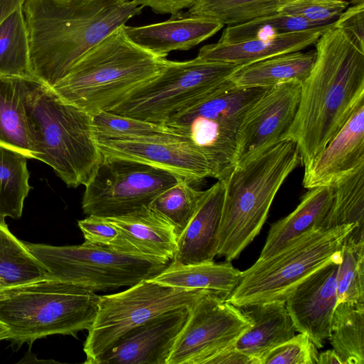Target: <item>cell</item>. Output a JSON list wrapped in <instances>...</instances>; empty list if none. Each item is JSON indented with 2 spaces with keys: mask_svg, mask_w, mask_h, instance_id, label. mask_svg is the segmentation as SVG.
Returning <instances> with one entry per match:
<instances>
[{
  "mask_svg": "<svg viewBox=\"0 0 364 364\" xmlns=\"http://www.w3.org/2000/svg\"><path fill=\"white\" fill-rule=\"evenodd\" d=\"M314 44L315 62L302 83L297 113L285 138L296 143L304 166L364 103V51L334 24Z\"/></svg>",
  "mask_w": 364,
  "mask_h": 364,
  "instance_id": "cell-1",
  "label": "cell"
},
{
  "mask_svg": "<svg viewBox=\"0 0 364 364\" xmlns=\"http://www.w3.org/2000/svg\"><path fill=\"white\" fill-rule=\"evenodd\" d=\"M142 9L136 0H26L34 77L52 87L85 53Z\"/></svg>",
  "mask_w": 364,
  "mask_h": 364,
  "instance_id": "cell-2",
  "label": "cell"
},
{
  "mask_svg": "<svg viewBox=\"0 0 364 364\" xmlns=\"http://www.w3.org/2000/svg\"><path fill=\"white\" fill-rule=\"evenodd\" d=\"M123 26L85 53L51 89L63 100L92 114L112 109L156 76L166 58L134 43Z\"/></svg>",
  "mask_w": 364,
  "mask_h": 364,
  "instance_id": "cell-3",
  "label": "cell"
},
{
  "mask_svg": "<svg viewBox=\"0 0 364 364\" xmlns=\"http://www.w3.org/2000/svg\"><path fill=\"white\" fill-rule=\"evenodd\" d=\"M300 164L296 143L285 139L235 166L222 180L225 195L217 255L228 262L240 256L259 233L277 192Z\"/></svg>",
  "mask_w": 364,
  "mask_h": 364,
  "instance_id": "cell-4",
  "label": "cell"
},
{
  "mask_svg": "<svg viewBox=\"0 0 364 364\" xmlns=\"http://www.w3.org/2000/svg\"><path fill=\"white\" fill-rule=\"evenodd\" d=\"M24 107L35 159L50 166L68 187L85 186L102 158L91 114L37 80Z\"/></svg>",
  "mask_w": 364,
  "mask_h": 364,
  "instance_id": "cell-5",
  "label": "cell"
},
{
  "mask_svg": "<svg viewBox=\"0 0 364 364\" xmlns=\"http://www.w3.org/2000/svg\"><path fill=\"white\" fill-rule=\"evenodd\" d=\"M99 299L90 289L48 277L1 290L0 321L18 347L54 334L77 337L90 328Z\"/></svg>",
  "mask_w": 364,
  "mask_h": 364,
  "instance_id": "cell-6",
  "label": "cell"
},
{
  "mask_svg": "<svg viewBox=\"0 0 364 364\" xmlns=\"http://www.w3.org/2000/svg\"><path fill=\"white\" fill-rule=\"evenodd\" d=\"M353 224L324 229L314 228L272 255L257 259L242 272L226 300L239 308L273 301L285 302L295 288L314 272L341 261V247Z\"/></svg>",
  "mask_w": 364,
  "mask_h": 364,
  "instance_id": "cell-7",
  "label": "cell"
},
{
  "mask_svg": "<svg viewBox=\"0 0 364 364\" xmlns=\"http://www.w3.org/2000/svg\"><path fill=\"white\" fill-rule=\"evenodd\" d=\"M269 87H241L230 79L182 109L166 123L207 159L211 177L225 179L235 166L240 127L253 105Z\"/></svg>",
  "mask_w": 364,
  "mask_h": 364,
  "instance_id": "cell-8",
  "label": "cell"
},
{
  "mask_svg": "<svg viewBox=\"0 0 364 364\" xmlns=\"http://www.w3.org/2000/svg\"><path fill=\"white\" fill-rule=\"evenodd\" d=\"M24 243L46 269L48 277L94 291L129 287L151 279L171 262L124 253L85 240L81 245L65 246Z\"/></svg>",
  "mask_w": 364,
  "mask_h": 364,
  "instance_id": "cell-9",
  "label": "cell"
},
{
  "mask_svg": "<svg viewBox=\"0 0 364 364\" xmlns=\"http://www.w3.org/2000/svg\"><path fill=\"white\" fill-rule=\"evenodd\" d=\"M241 65L206 60H166L162 70L109 110L165 125L174 115L228 82Z\"/></svg>",
  "mask_w": 364,
  "mask_h": 364,
  "instance_id": "cell-10",
  "label": "cell"
},
{
  "mask_svg": "<svg viewBox=\"0 0 364 364\" xmlns=\"http://www.w3.org/2000/svg\"><path fill=\"white\" fill-rule=\"evenodd\" d=\"M205 291L172 287L148 279L122 291L100 296L84 344L85 363L97 364L127 333L148 321L178 309H191Z\"/></svg>",
  "mask_w": 364,
  "mask_h": 364,
  "instance_id": "cell-11",
  "label": "cell"
},
{
  "mask_svg": "<svg viewBox=\"0 0 364 364\" xmlns=\"http://www.w3.org/2000/svg\"><path fill=\"white\" fill-rule=\"evenodd\" d=\"M181 178L135 161L108 157L101 160L85 185L82 209L86 215L122 216L149 206Z\"/></svg>",
  "mask_w": 364,
  "mask_h": 364,
  "instance_id": "cell-12",
  "label": "cell"
},
{
  "mask_svg": "<svg viewBox=\"0 0 364 364\" xmlns=\"http://www.w3.org/2000/svg\"><path fill=\"white\" fill-rule=\"evenodd\" d=\"M252 326L242 309L207 290L190 309L167 364H208Z\"/></svg>",
  "mask_w": 364,
  "mask_h": 364,
  "instance_id": "cell-13",
  "label": "cell"
},
{
  "mask_svg": "<svg viewBox=\"0 0 364 364\" xmlns=\"http://www.w3.org/2000/svg\"><path fill=\"white\" fill-rule=\"evenodd\" d=\"M302 83L269 87L248 111L237 138L235 165L285 139L299 108Z\"/></svg>",
  "mask_w": 364,
  "mask_h": 364,
  "instance_id": "cell-14",
  "label": "cell"
},
{
  "mask_svg": "<svg viewBox=\"0 0 364 364\" xmlns=\"http://www.w3.org/2000/svg\"><path fill=\"white\" fill-rule=\"evenodd\" d=\"M102 156L135 161L170 172L191 184L211 177L205 157L186 139L171 134L97 141Z\"/></svg>",
  "mask_w": 364,
  "mask_h": 364,
  "instance_id": "cell-15",
  "label": "cell"
},
{
  "mask_svg": "<svg viewBox=\"0 0 364 364\" xmlns=\"http://www.w3.org/2000/svg\"><path fill=\"white\" fill-rule=\"evenodd\" d=\"M341 261H333L302 281L285 301L296 332L306 334L317 348L331 334L337 301L336 277Z\"/></svg>",
  "mask_w": 364,
  "mask_h": 364,
  "instance_id": "cell-16",
  "label": "cell"
},
{
  "mask_svg": "<svg viewBox=\"0 0 364 364\" xmlns=\"http://www.w3.org/2000/svg\"><path fill=\"white\" fill-rule=\"evenodd\" d=\"M190 309L161 314L127 333L97 364H167Z\"/></svg>",
  "mask_w": 364,
  "mask_h": 364,
  "instance_id": "cell-17",
  "label": "cell"
},
{
  "mask_svg": "<svg viewBox=\"0 0 364 364\" xmlns=\"http://www.w3.org/2000/svg\"><path fill=\"white\" fill-rule=\"evenodd\" d=\"M364 165V103L353 113L322 151L304 166L303 186H331Z\"/></svg>",
  "mask_w": 364,
  "mask_h": 364,
  "instance_id": "cell-18",
  "label": "cell"
},
{
  "mask_svg": "<svg viewBox=\"0 0 364 364\" xmlns=\"http://www.w3.org/2000/svg\"><path fill=\"white\" fill-rule=\"evenodd\" d=\"M224 26L203 16L180 11L168 20L141 26H123L129 39L153 53L166 58L173 50H188L210 38Z\"/></svg>",
  "mask_w": 364,
  "mask_h": 364,
  "instance_id": "cell-19",
  "label": "cell"
},
{
  "mask_svg": "<svg viewBox=\"0 0 364 364\" xmlns=\"http://www.w3.org/2000/svg\"><path fill=\"white\" fill-rule=\"evenodd\" d=\"M224 195L225 187L220 180L205 190L196 213L177 238V249L171 264L187 265L213 261L217 255Z\"/></svg>",
  "mask_w": 364,
  "mask_h": 364,
  "instance_id": "cell-20",
  "label": "cell"
},
{
  "mask_svg": "<svg viewBox=\"0 0 364 364\" xmlns=\"http://www.w3.org/2000/svg\"><path fill=\"white\" fill-rule=\"evenodd\" d=\"M333 24L237 43L218 41L200 48L198 57L206 60L245 65L276 55L302 50L314 44L320 36Z\"/></svg>",
  "mask_w": 364,
  "mask_h": 364,
  "instance_id": "cell-21",
  "label": "cell"
},
{
  "mask_svg": "<svg viewBox=\"0 0 364 364\" xmlns=\"http://www.w3.org/2000/svg\"><path fill=\"white\" fill-rule=\"evenodd\" d=\"M252 326L236 341L233 348L263 364L267 354L295 335L296 329L285 302L273 301L240 307Z\"/></svg>",
  "mask_w": 364,
  "mask_h": 364,
  "instance_id": "cell-22",
  "label": "cell"
},
{
  "mask_svg": "<svg viewBox=\"0 0 364 364\" xmlns=\"http://www.w3.org/2000/svg\"><path fill=\"white\" fill-rule=\"evenodd\" d=\"M332 200L333 188L331 186L309 189L293 212L271 226L258 259L272 255L309 230L320 228Z\"/></svg>",
  "mask_w": 364,
  "mask_h": 364,
  "instance_id": "cell-23",
  "label": "cell"
},
{
  "mask_svg": "<svg viewBox=\"0 0 364 364\" xmlns=\"http://www.w3.org/2000/svg\"><path fill=\"white\" fill-rule=\"evenodd\" d=\"M36 79L0 75V146L35 159L25 112L26 96Z\"/></svg>",
  "mask_w": 364,
  "mask_h": 364,
  "instance_id": "cell-24",
  "label": "cell"
},
{
  "mask_svg": "<svg viewBox=\"0 0 364 364\" xmlns=\"http://www.w3.org/2000/svg\"><path fill=\"white\" fill-rule=\"evenodd\" d=\"M143 255L171 261L177 237L171 225L149 206L122 216L108 218Z\"/></svg>",
  "mask_w": 364,
  "mask_h": 364,
  "instance_id": "cell-25",
  "label": "cell"
},
{
  "mask_svg": "<svg viewBox=\"0 0 364 364\" xmlns=\"http://www.w3.org/2000/svg\"><path fill=\"white\" fill-rule=\"evenodd\" d=\"M316 51H295L241 66L230 77L241 87H270L290 81L303 83L316 59Z\"/></svg>",
  "mask_w": 364,
  "mask_h": 364,
  "instance_id": "cell-26",
  "label": "cell"
},
{
  "mask_svg": "<svg viewBox=\"0 0 364 364\" xmlns=\"http://www.w3.org/2000/svg\"><path fill=\"white\" fill-rule=\"evenodd\" d=\"M242 271L230 262L213 261L195 264H169L151 279L159 284L172 287L205 289L215 291L227 298L237 286Z\"/></svg>",
  "mask_w": 364,
  "mask_h": 364,
  "instance_id": "cell-27",
  "label": "cell"
},
{
  "mask_svg": "<svg viewBox=\"0 0 364 364\" xmlns=\"http://www.w3.org/2000/svg\"><path fill=\"white\" fill-rule=\"evenodd\" d=\"M329 211L320 228H332L343 225H355L348 235L364 238V165L336 181Z\"/></svg>",
  "mask_w": 364,
  "mask_h": 364,
  "instance_id": "cell-28",
  "label": "cell"
},
{
  "mask_svg": "<svg viewBox=\"0 0 364 364\" xmlns=\"http://www.w3.org/2000/svg\"><path fill=\"white\" fill-rule=\"evenodd\" d=\"M43 266L0 220V291L48 278Z\"/></svg>",
  "mask_w": 364,
  "mask_h": 364,
  "instance_id": "cell-29",
  "label": "cell"
},
{
  "mask_svg": "<svg viewBox=\"0 0 364 364\" xmlns=\"http://www.w3.org/2000/svg\"><path fill=\"white\" fill-rule=\"evenodd\" d=\"M0 75L36 79L31 69L30 41L23 6L0 25Z\"/></svg>",
  "mask_w": 364,
  "mask_h": 364,
  "instance_id": "cell-30",
  "label": "cell"
},
{
  "mask_svg": "<svg viewBox=\"0 0 364 364\" xmlns=\"http://www.w3.org/2000/svg\"><path fill=\"white\" fill-rule=\"evenodd\" d=\"M328 339L344 364H364V303L336 306Z\"/></svg>",
  "mask_w": 364,
  "mask_h": 364,
  "instance_id": "cell-31",
  "label": "cell"
},
{
  "mask_svg": "<svg viewBox=\"0 0 364 364\" xmlns=\"http://www.w3.org/2000/svg\"><path fill=\"white\" fill-rule=\"evenodd\" d=\"M28 180L27 158L0 146V220L21 217L24 200L31 188Z\"/></svg>",
  "mask_w": 364,
  "mask_h": 364,
  "instance_id": "cell-32",
  "label": "cell"
},
{
  "mask_svg": "<svg viewBox=\"0 0 364 364\" xmlns=\"http://www.w3.org/2000/svg\"><path fill=\"white\" fill-rule=\"evenodd\" d=\"M296 0H195L186 13L230 26L274 14Z\"/></svg>",
  "mask_w": 364,
  "mask_h": 364,
  "instance_id": "cell-33",
  "label": "cell"
},
{
  "mask_svg": "<svg viewBox=\"0 0 364 364\" xmlns=\"http://www.w3.org/2000/svg\"><path fill=\"white\" fill-rule=\"evenodd\" d=\"M205 191L181 179L159 193L149 207L171 225L178 238L196 213Z\"/></svg>",
  "mask_w": 364,
  "mask_h": 364,
  "instance_id": "cell-34",
  "label": "cell"
},
{
  "mask_svg": "<svg viewBox=\"0 0 364 364\" xmlns=\"http://www.w3.org/2000/svg\"><path fill=\"white\" fill-rule=\"evenodd\" d=\"M321 26H321L300 17L276 13L257 17L242 23L228 26L224 29L218 42L237 43Z\"/></svg>",
  "mask_w": 364,
  "mask_h": 364,
  "instance_id": "cell-35",
  "label": "cell"
},
{
  "mask_svg": "<svg viewBox=\"0 0 364 364\" xmlns=\"http://www.w3.org/2000/svg\"><path fill=\"white\" fill-rule=\"evenodd\" d=\"M336 284V305L364 303V239H354L348 235L345 238Z\"/></svg>",
  "mask_w": 364,
  "mask_h": 364,
  "instance_id": "cell-36",
  "label": "cell"
},
{
  "mask_svg": "<svg viewBox=\"0 0 364 364\" xmlns=\"http://www.w3.org/2000/svg\"><path fill=\"white\" fill-rule=\"evenodd\" d=\"M92 125L97 140L132 139L174 133L167 126L100 111L91 114Z\"/></svg>",
  "mask_w": 364,
  "mask_h": 364,
  "instance_id": "cell-37",
  "label": "cell"
},
{
  "mask_svg": "<svg viewBox=\"0 0 364 364\" xmlns=\"http://www.w3.org/2000/svg\"><path fill=\"white\" fill-rule=\"evenodd\" d=\"M77 224L85 241L124 253L144 255L124 232L107 218L87 215L85 219L79 220Z\"/></svg>",
  "mask_w": 364,
  "mask_h": 364,
  "instance_id": "cell-38",
  "label": "cell"
},
{
  "mask_svg": "<svg viewBox=\"0 0 364 364\" xmlns=\"http://www.w3.org/2000/svg\"><path fill=\"white\" fill-rule=\"evenodd\" d=\"M348 4V1L340 0H296L281 8L277 13L328 26L335 23Z\"/></svg>",
  "mask_w": 364,
  "mask_h": 364,
  "instance_id": "cell-39",
  "label": "cell"
},
{
  "mask_svg": "<svg viewBox=\"0 0 364 364\" xmlns=\"http://www.w3.org/2000/svg\"><path fill=\"white\" fill-rule=\"evenodd\" d=\"M317 349L306 334L299 333L272 350L263 364H317Z\"/></svg>",
  "mask_w": 364,
  "mask_h": 364,
  "instance_id": "cell-40",
  "label": "cell"
},
{
  "mask_svg": "<svg viewBox=\"0 0 364 364\" xmlns=\"http://www.w3.org/2000/svg\"><path fill=\"white\" fill-rule=\"evenodd\" d=\"M334 27L348 33L364 51V4L348 7L335 21Z\"/></svg>",
  "mask_w": 364,
  "mask_h": 364,
  "instance_id": "cell-41",
  "label": "cell"
},
{
  "mask_svg": "<svg viewBox=\"0 0 364 364\" xmlns=\"http://www.w3.org/2000/svg\"><path fill=\"white\" fill-rule=\"evenodd\" d=\"M142 8H150L154 13L174 15L188 9L195 0H136Z\"/></svg>",
  "mask_w": 364,
  "mask_h": 364,
  "instance_id": "cell-42",
  "label": "cell"
},
{
  "mask_svg": "<svg viewBox=\"0 0 364 364\" xmlns=\"http://www.w3.org/2000/svg\"><path fill=\"white\" fill-rule=\"evenodd\" d=\"M208 364H256V362L232 346L213 358Z\"/></svg>",
  "mask_w": 364,
  "mask_h": 364,
  "instance_id": "cell-43",
  "label": "cell"
},
{
  "mask_svg": "<svg viewBox=\"0 0 364 364\" xmlns=\"http://www.w3.org/2000/svg\"><path fill=\"white\" fill-rule=\"evenodd\" d=\"M26 0H0V25L16 10L22 7Z\"/></svg>",
  "mask_w": 364,
  "mask_h": 364,
  "instance_id": "cell-44",
  "label": "cell"
},
{
  "mask_svg": "<svg viewBox=\"0 0 364 364\" xmlns=\"http://www.w3.org/2000/svg\"><path fill=\"white\" fill-rule=\"evenodd\" d=\"M317 364H344L334 349L327 350L318 355Z\"/></svg>",
  "mask_w": 364,
  "mask_h": 364,
  "instance_id": "cell-45",
  "label": "cell"
},
{
  "mask_svg": "<svg viewBox=\"0 0 364 364\" xmlns=\"http://www.w3.org/2000/svg\"><path fill=\"white\" fill-rule=\"evenodd\" d=\"M8 333V327L0 321V341L7 339Z\"/></svg>",
  "mask_w": 364,
  "mask_h": 364,
  "instance_id": "cell-46",
  "label": "cell"
},
{
  "mask_svg": "<svg viewBox=\"0 0 364 364\" xmlns=\"http://www.w3.org/2000/svg\"><path fill=\"white\" fill-rule=\"evenodd\" d=\"M340 1H348L351 5H358L361 4H364V0H340Z\"/></svg>",
  "mask_w": 364,
  "mask_h": 364,
  "instance_id": "cell-47",
  "label": "cell"
},
{
  "mask_svg": "<svg viewBox=\"0 0 364 364\" xmlns=\"http://www.w3.org/2000/svg\"><path fill=\"white\" fill-rule=\"evenodd\" d=\"M82 1H112L117 2V3H125V2L128 1L129 0H82Z\"/></svg>",
  "mask_w": 364,
  "mask_h": 364,
  "instance_id": "cell-48",
  "label": "cell"
}]
</instances>
